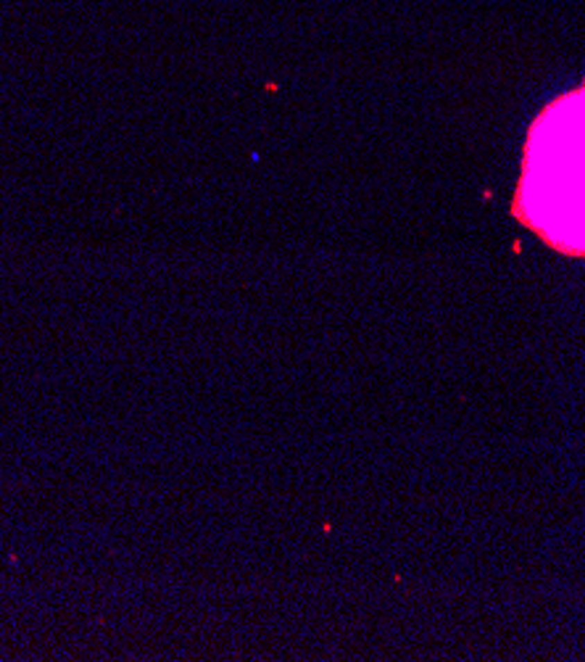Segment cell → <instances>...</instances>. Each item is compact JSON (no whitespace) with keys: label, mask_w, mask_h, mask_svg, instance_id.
Returning <instances> with one entry per match:
<instances>
[{"label":"cell","mask_w":585,"mask_h":662,"mask_svg":"<svg viewBox=\"0 0 585 662\" xmlns=\"http://www.w3.org/2000/svg\"><path fill=\"white\" fill-rule=\"evenodd\" d=\"M514 217L564 256H585V82L530 124Z\"/></svg>","instance_id":"obj_1"}]
</instances>
